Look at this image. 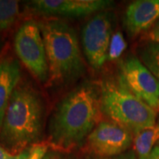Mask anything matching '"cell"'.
<instances>
[{"mask_svg":"<svg viewBox=\"0 0 159 159\" xmlns=\"http://www.w3.org/2000/svg\"><path fill=\"white\" fill-rule=\"evenodd\" d=\"M29 11L43 16L80 18L105 11L113 6L110 0H32L27 2Z\"/></svg>","mask_w":159,"mask_h":159,"instance_id":"cell-9","label":"cell"},{"mask_svg":"<svg viewBox=\"0 0 159 159\" xmlns=\"http://www.w3.org/2000/svg\"><path fill=\"white\" fill-rule=\"evenodd\" d=\"M119 78L128 90L151 108L159 107V81L141 61L134 56L119 63Z\"/></svg>","mask_w":159,"mask_h":159,"instance_id":"cell-7","label":"cell"},{"mask_svg":"<svg viewBox=\"0 0 159 159\" xmlns=\"http://www.w3.org/2000/svg\"><path fill=\"white\" fill-rule=\"evenodd\" d=\"M44 102L28 81H20L6 108L0 142L6 151L16 154L39 142L43 135Z\"/></svg>","mask_w":159,"mask_h":159,"instance_id":"cell-2","label":"cell"},{"mask_svg":"<svg viewBox=\"0 0 159 159\" xmlns=\"http://www.w3.org/2000/svg\"><path fill=\"white\" fill-rule=\"evenodd\" d=\"M158 20L159 0H136L125 9L124 26L131 35H136Z\"/></svg>","mask_w":159,"mask_h":159,"instance_id":"cell-10","label":"cell"},{"mask_svg":"<svg viewBox=\"0 0 159 159\" xmlns=\"http://www.w3.org/2000/svg\"><path fill=\"white\" fill-rule=\"evenodd\" d=\"M48 150V145L43 143H37L33 146L29 159H43Z\"/></svg>","mask_w":159,"mask_h":159,"instance_id":"cell-16","label":"cell"},{"mask_svg":"<svg viewBox=\"0 0 159 159\" xmlns=\"http://www.w3.org/2000/svg\"><path fill=\"white\" fill-rule=\"evenodd\" d=\"M20 15V2L0 0V32L10 29Z\"/></svg>","mask_w":159,"mask_h":159,"instance_id":"cell-14","label":"cell"},{"mask_svg":"<svg viewBox=\"0 0 159 159\" xmlns=\"http://www.w3.org/2000/svg\"><path fill=\"white\" fill-rule=\"evenodd\" d=\"M134 134L111 120L99 122L89 135L88 147L93 156L111 157L126 152L134 142Z\"/></svg>","mask_w":159,"mask_h":159,"instance_id":"cell-8","label":"cell"},{"mask_svg":"<svg viewBox=\"0 0 159 159\" xmlns=\"http://www.w3.org/2000/svg\"><path fill=\"white\" fill-rule=\"evenodd\" d=\"M149 38L151 40V42L159 43V20L155 25L153 29H151L149 33Z\"/></svg>","mask_w":159,"mask_h":159,"instance_id":"cell-19","label":"cell"},{"mask_svg":"<svg viewBox=\"0 0 159 159\" xmlns=\"http://www.w3.org/2000/svg\"><path fill=\"white\" fill-rule=\"evenodd\" d=\"M32 148H33V146L25 148L22 151L16 154H11L8 152L6 159H29L31 151H32Z\"/></svg>","mask_w":159,"mask_h":159,"instance_id":"cell-18","label":"cell"},{"mask_svg":"<svg viewBox=\"0 0 159 159\" xmlns=\"http://www.w3.org/2000/svg\"><path fill=\"white\" fill-rule=\"evenodd\" d=\"M112 29V12L102 11L91 18L82 29L83 51L93 68L100 69L108 59Z\"/></svg>","mask_w":159,"mask_h":159,"instance_id":"cell-6","label":"cell"},{"mask_svg":"<svg viewBox=\"0 0 159 159\" xmlns=\"http://www.w3.org/2000/svg\"><path fill=\"white\" fill-rule=\"evenodd\" d=\"M126 47L125 40L123 38V35L120 33L115 34L111 37V41L110 43L108 52V59L113 60L116 59L122 54V52Z\"/></svg>","mask_w":159,"mask_h":159,"instance_id":"cell-15","label":"cell"},{"mask_svg":"<svg viewBox=\"0 0 159 159\" xmlns=\"http://www.w3.org/2000/svg\"><path fill=\"white\" fill-rule=\"evenodd\" d=\"M13 46L19 59L29 72L40 81H48L49 66L39 23L33 20L22 23L14 35Z\"/></svg>","mask_w":159,"mask_h":159,"instance_id":"cell-5","label":"cell"},{"mask_svg":"<svg viewBox=\"0 0 159 159\" xmlns=\"http://www.w3.org/2000/svg\"><path fill=\"white\" fill-rule=\"evenodd\" d=\"M99 101L102 113L134 134L156 126L157 114L154 109L128 90L119 78L102 80Z\"/></svg>","mask_w":159,"mask_h":159,"instance_id":"cell-4","label":"cell"},{"mask_svg":"<svg viewBox=\"0 0 159 159\" xmlns=\"http://www.w3.org/2000/svg\"><path fill=\"white\" fill-rule=\"evenodd\" d=\"M55 159H68V158H65V157H57V158Z\"/></svg>","mask_w":159,"mask_h":159,"instance_id":"cell-22","label":"cell"},{"mask_svg":"<svg viewBox=\"0 0 159 159\" xmlns=\"http://www.w3.org/2000/svg\"><path fill=\"white\" fill-rule=\"evenodd\" d=\"M157 140L159 134L157 125L135 134L134 142L138 159H148Z\"/></svg>","mask_w":159,"mask_h":159,"instance_id":"cell-12","label":"cell"},{"mask_svg":"<svg viewBox=\"0 0 159 159\" xmlns=\"http://www.w3.org/2000/svg\"><path fill=\"white\" fill-rule=\"evenodd\" d=\"M148 159H159V145L154 147Z\"/></svg>","mask_w":159,"mask_h":159,"instance_id":"cell-20","label":"cell"},{"mask_svg":"<svg viewBox=\"0 0 159 159\" xmlns=\"http://www.w3.org/2000/svg\"><path fill=\"white\" fill-rule=\"evenodd\" d=\"M99 94L89 84L71 91L57 105L49 124L53 148L72 150L81 146L97 126L100 112Z\"/></svg>","mask_w":159,"mask_h":159,"instance_id":"cell-1","label":"cell"},{"mask_svg":"<svg viewBox=\"0 0 159 159\" xmlns=\"http://www.w3.org/2000/svg\"><path fill=\"white\" fill-rule=\"evenodd\" d=\"M2 47V42H1V40H0V48Z\"/></svg>","mask_w":159,"mask_h":159,"instance_id":"cell-23","label":"cell"},{"mask_svg":"<svg viewBox=\"0 0 159 159\" xmlns=\"http://www.w3.org/2000/svg\"><path fill=\"white\" fill-rule=\"evenodd\" d=\"M157 129H158V134H159V122H158V125H157Z\"/></svg>","mask_w":159,"mask_h":159,"instance_id":"cell-24","label":"cell"},{"mask_svg":"<svg viewBox=\"0 0 159 159\" xmlns=\"http://www.w3.org/2000/svg\"><path fill=\"white\" fill-rule=\"evenodd\" d=\"M45 45L51 84H64L79 78L84 72L76 32L68 23L47 19L39 23Z\"/></svg>","mask_w":159,"mask_h":159,"instance_id":"cell-3","label":"cell"},{"mask_svg":"<svg viewBox=\"0 0 159 159\" xmlns=\"http://www.w3.org/2000/svg\"><path fill=\"white\" fill-rule=\"evenodd\" d=\"M8 152L6 151V149L1 144H0V159H6Z\"/></svg>","mask_w":159,"mask_h":159,"instance_id":"cell-21","label":"cell"},{"mask_svg":"<svg viewBox=\"0 0 159 159\" xmlns=\"http://www.w3.org/2000/svg\"><path fill=\"white\" fill-rule=\"evenodd\" d=\"M87 159H137L136 153L133 150L126 151L125 153L116 156V157H99L96 156H89Z\"/></svg>","mask_w":159,"mask_h":159,"instance_id":"cell-17","label":"cell"},{"mask_svg":"<svg viewBox=\"0 0 159 159\" xmlns=\"http://www.w3.org/2000/svg\"><path fill=\"white\" fill-rule=\"evenodd\" d=\"M20 63L11 56L0 57V130L11 95L21 80Z\"/></svg>","mask_w":159,"mask_h":159,"instance_id":"cell-11","label":"cell"},{"mask_svg":"<svg viewBox=\"0 0 159 159\" xmlns=\"http://www.w3.org/2000/svg\"><path fill=\"white\" fill-rule=\"evenodd\" d=\"M140 59L159 81V43L149 42L139 51Z\"/></svg>","mask_w":159,"mask_h":159,"instance_id":"cell-13","label":"cell"}]
</instances>
